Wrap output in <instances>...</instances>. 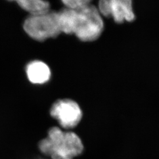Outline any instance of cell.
Listing matches in <instances>:
<instances>
[{"mask_svg": "<svg viewBox=\"0 0 159 159\" xmlns=\"http://www.w3.org/2000/svg\"><path fill=\"white\" fill-rule=\"evenodd\" d=\"M57 12L61 33L74 34L84 42L96 40L102 33V17L91 4L77 11L66 8Z\"/></svg>", "mask_w": 159, "mask_h": 159, "instance_id": "6da1fadb", "label": "cell"}, {"mask_svg": "<svg viewBox=\"0 0 159 159\" xmlns=\"http://www.w3.org/2000/svg\"><path fill=\"white\" fill-rule=\"evenodd\" d=\"M41 153L52 159H73L84 150V145L74 132L63 131L57 127L51 128L46 139L39 143Z\"/></svg>", "mask_w": 159, "mask_h": 159, "instance_id": "7a4b0ae2", "label": "cell"}, {"mask_svg": "<svg viewBox=\"0 0 159 159\" xmlns=\"http://www.w3.org/2000/svg\"><path fill=\"white\" fill-rule=\"evenodd\" d=\"M25 33L38 41L56 38L61 33L58 12L48 11L37 16H30L23 24Z\"/></svg>", "mask_w": 159, "mask_h": 159, "instance_id": "3957f363", "label": "cell"}, {"mask_svg": "<svg viewBox=\"0 0 159 159\" xmlns=\"http://www.w3.org/2000/svg\"><path fill=\"white\" fill-rule=\"evenodd\" d=\"M50 115L62 127L70 129L79 124L83 113L79 105L75 102L70 99H63L57 100L52 104Z\"/></svg>", "mask_w": 159, "mask_h": 159, "instance_id": "277c9868", "label": "cell"}, {"mask_svg": "<svg viewBox=\"0 0 159 159\" xmlns=\"http://www.w3.org/2000/svg\"><path fill=\"white\" fill-rule=\"evenodd\" d=\"M97 8L101 16L112 18L117 24L132 22L136 19L131 0H102Z\"/></svg>", "mask_w": 159, "mask_h": 159, "instance_id": "5b68a950", "label": "cell"}, {"mask_svg": "<svg viewBox=\"0 0 159 159\" xmlns=\"http://www.w3.org/2000/svg\"><path fill=\"white\" fill-rule=\"evenodd\" d=\"M26 74L29 81L35 84H44L51 77L49 67L41 61H33L29 63L26 67Z\"/></svg>", "mask_w": 159, "mask_h": 159, "instance_id": "8992f818", "label": "cell"}, {"mask_svg": "<svg viewBox=\"0 0 159 159\" xmlns=\"http://www.w3.org/2000/svg\"><path fill=\"white\" fill-rule=\"evenodd\" d=\"M17 4L30 16H37L50 11V3L41 0H19Z\"/></svg>", "mask_w": 159, "mask_h": 159, "instance_id": "52a82bcc", "label": "cell"}, {"mask_svg": "<svg viewBox=\"0 0 159 159\" xmlns=\"http://www.w3.org/2000/svg\"><path fill=\"white\" fill-rule=\"evenodd\" d=\"M67 8L73 10H80L90 4L91 1L89 0H66L62 1Z\"/></svg>", "mask_w": 159, "mask_h": 159, "instance_id": "ba28073f", "label": "cell"}]
</instances>
